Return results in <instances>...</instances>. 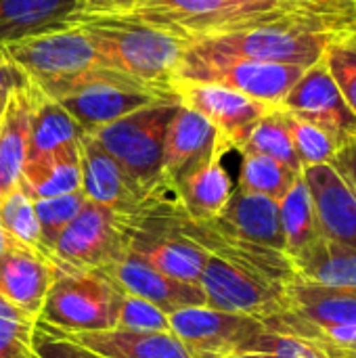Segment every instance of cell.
<instances>
[{
  "instance_id": "cell-1",
  "label": "cell",
  "mask_w": 356,
  "mask_h": 358,
  "mask_svg": "<svg viewBox=\"0 0 356 358\" xmlns=\"http://www.w3.org/2000/svg\"><path fill=\"white\" fill-rule=\"evenodd\" d=\"M71 23L90 38L99 65L174 94L189 40L130 13H78Z\"/></svg>"
},
{
  "instance_id": "cell-2",
  "label": "cell",
  "mask_w": 356,
  "mask_h": 358,
  "mask_svg": "<svg viewBox=\"0 0 356 358\" xmlns=\"http://www.w3.org/2000/svg\"><path fill=\"white\" fill-rule=\"evenodd\" d=\"M344 25H348L344 17L308 6L195 44L212 52L311 67L323 59L329 40Z\"/></svg>"
},
{
  "instance_id": "cell-3",
  "label": "cell",
  "mask_w": 356,
  "mask_h": 358,
  "mask_svg": "<svg viewBox=\"0 0 356 358\" xmlns=\"http://www.w3.org/2000/svg\"><path fill=\"white\" fill-rule=\"evenodd\" d=\"M300 8L308 4L302 0H136L128 13L195 44Z\"/></svg>"
},
{
  "instance_id": "cell-4",
  "label": "cell",
  "mask_w": 356,
  "mask_h": 358,
  "mask_svg": "<svg viewBox=\"0 0 356 358\" xmlns=\"http://www.w3.org/2000/svg\"><path fill=\"white\" fill-rule=\"evenodd\" d=\"M178 105V99L151 103L88 134L124 168L149 199L168 189L162 182V159L166 132Z\"/></svg>"
},
{
  "instance_id": "cell-5",
  "label": "cell",
  "mask_w": 356,
  "mask_h": 358,
  "mask_svg": "<svg viewBox=\"0 0 356 358\" xmlns=\"http://www.w3.org/2000/svg\"><path fill=\"white\" fill-rule=\"evenodd\" d=\"M50 96L67 109L84 134L109 126L151 103L176 99L174 94L162 92L103 65L88 69Z\"/></svg>"
},
{
  "instance_id": "cell-6",
  "label": "cell",
  "mask_w": 356,
  "mask_h": 358,
  "mask_svg": "<svg viewBox=\"0 0 356 358\" xmlns=\"http://www.w3.org/2000/svg\"><path fill=\"white\" fill-rule=\"evenodd\" d=\"M122 300L124 292L103 271H57L40 313V323L65 336L113 329Z\"/></svg>"
},
{
  "instance_id": "cell-7",
  "label": "cell",
  "mask_w": 356,
  "mask_h": 358,
  "mask_svg": "<svg viewBox=\"0 0 356 358\" xmlns=\"http://www.w3.org/2000/svg\"><path fill=\"white\" fill-rule=\"evenodd\" d=\"M304 71L306 67L300 65L264 63V61L212 52L197 44H191L178 67L176 82L216 84L248 94L266 105L279 107L285 94L302 78Z\"/></svg>"
},
{
  "instance_id": "cell-8",
  "label": "cell",
  "mask_w": 356,
  "mask_h": 358,
  "mask_svg": "<svg viewBox=\"0 0 356 358\" xmlns=\"http://www.w3.org/2000/svg\"><path fill=\"white\" fill-rule=\"evenodd\" d=\"M130 248V218L88 201L50 250V262L61 273L107 271Z\"/></svg>"
},
{
  "instance_id": "cell-9",
  "label": "cell",
  "mask_w": 356,
  "mask_h": 358,
  "mask_svg": "<svg viewBox=\"0 0 356 358\" xmlns=\"http://www.w3.org/2000/svg\"><path fill=\"white\" fill-rule=\"evenodd\" d=\"M19 71L48 96L99 65L90 38L73 23L2 46Z\"/></svg>"
},
{
  "instance_id": "cell-10",
  "label": "cell",
  "mask_w": 356,
  "mask_h": 358,
  "mask_svg": "<svg viewBox=\"0 0 356 358\" xmlns=\"http://www.w3.org/2000/svg\"><path fill=\"white\" fill-rule=\"evenodd\" d=\"M199 285L206 294V306L216 310L252 317L262 323L283 310V283L212 254Z\"/></svg>"
},
{
  "instance_id": "cell-11",
  "label": "cell",
  "mask_w": 356,
  "mask_h": 358,
  "mask_svg": "<svg viewBox=\"0 0 356 358\" xmlns=\"http://www.w3.org/2000/svg\"><path fill=\"white\" fill-rule=\"evenodd\" d=\"M170 331L183 342L191 358H233L243 355L264 331L252 317L193 306L170 313Z\"/></svg>"
},
{
  "instance_id": "cell-12",
  "label": "cell",
  "mask_w": 356,
  "mask_h": 358,
  "mask_svg": "<svg viewBox=\"0 0 356 358\" xmlns=\"http://www.w3.org/2000/svg\"><path fill=\"white\" fill-rule=\"evenodd\" d=\"M174 94L180 105L204 115L222 134L233 151H239L252 128L275 109L273 105L216 84L176 82Z\"/></svg>"
},
{
  "instance_id": "cell-13",
  "label": "cell",
  "mask_w": 356,
  "mask_h": 358,
  "mask_svg": "<svg viewBox=\"0 0 356 358\" xmlns=\"http://www.w3.org/2000/svg\"><path fill=\"white\" fill-rule=\"evenodd\" d=\"M231 145L197 111L178 105L170 120L162 159V182L172 189L185 174L212 157H225Z\"/></svg>"
},
{
  "instance_id": "cell-14",
  "label": "cell",
  "mask_w": 356,
  "mask_h": 358,
  "mask_svg": "<svg viewBox=\"0 0 356 358\" xmlns=\"http://www.w3.org/2000/svg\"><path fill=\"white\" fill-rule=\"evenodd\" d=\"M279 107L296 117L329 130L340 138V143L356 136V115L342 96L323 59L306 67Z\"/></svg>"
},
{
  "instance_id": "cell-15",
  "label": "cell",
  "mask_w": 356,
  "mask_h": 358,
  "mask_svg": "<svg viewBox=\"0 0 356 358\" xmlns=\"http://www.w3.org/2000/svg\"><path fill=\"white\" fill-rule=\"evenodd\" d=\"M55 275L57 268L48 256L15 239L0 252V296L38 323Z\"/></svg>"
},
{
  "instance_id": "cell-16",
  "label": "cell",
  "mask_w": 356,
  "mask_h": 358,
  "mask_svg": "<svg viewBox=\"0 0 356 358\" xmlns=\"http://www.w3.org/2000/svg\"><path fill=\"white\" fill-rule=\"evenodd\" d=\"M80 166L82 193L88 201L134 218L153 199H149L124 172V168L88 134L80 138Z\"/></svg>"
},
{
  "instance_id": "cell-17",
  "label": "cell",
  "mask_w": 356,
  "mask_h": 358,
  "mask_svg": "<svg viewBox=\"0 0 356 358\" xmlns=\"http://www.w3.org/2000/svg\"><path fill=\"white\" fill-rule=\"evenodd\" d=\"M103 273H107L124 294L143 298L168 315L183 308L206 306V294L201 285L168 277L132 252H126L124 258Z\"/></svg>"
},
{
  "instance_id": "cell-18",
  "label": "cell",
  "mask_w": 356,
  "mask_h": 358,
  "mask_svg": "<svg viewBox=\"0 0 356 358\" xmlns=\"http://www.w3.org/2000/svg\"><path fill=\"white\" fill-rule=\"evenodd\" d=\"M323 235L356 248V193L332 164L304 168Z\"/></svg>"
},
{
  "instance_id": "cell-19",
  "label": "cell",
  "mask_w": 356,
  "mask_h": 358,
  "mask_svg": "<svg viewBox=\"0 0 356 358\" xmlns=\"http://www.w3.org/2000/svg\"><path fill=\"white\" fill-rule=\"evenodd\" d=\"M208 222L218 231L239 237L243 241L285 252L279 220V201L271 197L235 189L222 214Z\"/></svg>"
},
{
  "instance_id": "cell-20",
  "label": "cell",
  "mask_w": 356,
  "mask_h": 358,
  "mask_svg": "<svg viewBox=\"0 0 356 358\" xmlns=\"http://www.w3.org/2000/svg\"><path fill=\"white\" fill-rule=\"evenodd\" d=\"M65 338L97 358H191L183 342L172 331L147 334L113 327Z\"/></svg>"
},
{
  "instance_id": "cell-21",
  "label": "cell",
  "mask_w": 356,
  "mask_h": 358,
  "mask_svg": "<svg viewBox=\"0 0 356 358\" xmlns=\"http://www.w3.org/2000/svg\"><path fill=\"white\" fill-rule=\"evenodd\" d=\"M233 191L235 185L222 166V157H212L210 162L197 166L172 187L178 210L193 222H208L220 216Z\"/></svg>"
},
{
  "instance_id": "cell-22",
  "label": "cell",
  "mask_w": 356,
  "mask_h": 358,
  "mask_svg": "<svg viewBox=\"0 0 356 358\" xmlns=\"http://www.w3.org/2000/svg\"><path fill=\"white\" fill-rule=\"evenodd\" d=\"M80 0H0V46L71 23Z\"/></svg>"
},
{
  "instance_id": "cell-23",
  "label": "cell",
  "mask_w": 356,
  "mask_h": 358,
  "mask_svg": "<svg viewBox=\"0 0 356 358\" xmlns=\"http://www.w3.org/2000/svg\"><path fill=\"white\" fill-rule=\"evenodd\" d=\"M19 187L34 201L82 191L80 141L25 159Z\"/></svg>"
},
{
  "instance_id": "cell-24",
  "label": "cell",
  "mask_w": 356,
  "mask_h": 358,
  "mask_svg": "<svg viewBox=\"0 0 356 358\" xmlns=\"http://www.w3.org/2000/svg\"><path fill=\"white\" fill-rule=\"evenodd\" d=\"M29 141V82L10 90L0 117V201L13 193L23 174Z\"/></svg>"
},
{
  "instance_id": "cell-25",
  "label": "cell",
  "mask_w": 356,
  "mask_h": 358,
  "mask_svg": "<svg viewBox=\"0 0 356 358\" xmlns=\"http://www.w3.org/2000/svg\"><path fill=\"white\" fill-rule=\"evenodd\" d=\"M292 264L300 279L356 292V248L327 235L317 237L311 245L292 256Z\"/></svg>"
},
{
  "instance_id": "cell-26",
  "label": "cell",
  "mask_w": 356,
  "mask_h": 358,
  "mask_svg": "<svg viewBox=\"0 0 356 358\" xmlns=\"http://www.w3.org/2000/svg\"><path fill=\"white\" fill-rule=\"evenodd\" d=\"M84 136L80 124L67 109L29 82V141L27 159L55 151L63 145L78 143Z\"/></svg>"
},
{
  "instance_id": "cell-27",
  "label": "cell",
  "mask_w": 356,
  "mask_h": 358,
  "mask_svg": "<svg viewBox=\"0 0 356 358\" xmlns=\"http://www.w3.org/2000/svg\"><path fill=\"white\" fill-rule=\"evenodd\" d=\"M279 220L283 231L285 254L290 258L323 235L313 193L302 174L296 178L292 189L279 199Z\"/></svg>"
},
{
  "instance_id": "cell-28",
  "label": "cell",
  "mask_w": 356,
  "mask_h": 358,
  "mask_svg": "<svg viewBox=\"0 0 356 358\" xmlns=\"http://www.w3.org/2000/svg\"><path fill=\"white\" fill-rule=\"evenodd\" d=\"M239 153H258L273 157L281 162L283 166L302 172V164L296 155L292 134L287 128L285 111L281 107H275L271 113H266L248 134L245 143L239 147Z\"/></svg>"
},
{
  "instance_id": "cell-29",
  "label": "cell",
  "mask_w": 356,
  "mask_h": 358,
  "mask_svg": "<svg viewBox=\"0 0 356 358\" xmlns=\"http://www.w3.org/2000/svg\"><path fill=\"white\" fill-rule=\"evenodd\" d=\"M300 174L302 172H296L273 157L258 153H241L239 180L235 189L279 201L292 189Z\"/></svg>"
},
{
  "instance_id": "cell-30",
  "label": "cell",
  "mask_w": 356,
  "mask_h": 358,
  "mask_svg": "<svg viewBox=\"0 0 356 358\" xmlns=\"http://www.w3.org/2000/svg\"><path fill=\"white\" fill-rule=\"evenodd\" d=\"M285 120H287L292 143H294L296 155L302 164V170L313 168V166L334 164V157L342 145L336 134H332L329 130H325L308 120L296 117L287 111H285Z\"/></svg>"
},
{
  "instance_id": "cell-31",
  "label": "cell",
  "mask_w": 356,
  "mask_h": 358,
  "mask_svg": "<svg viewBox=\"0 0 356 358\" xmlns=\"http://www.w3.org/2000/svg\"><path fill=\"white\" fill-rule=\"evenodd\" d=\"M323 63L356 115V25H344L334 34L323 52Z\"/></svg>"
},
{
  "instance_id": "cell-32",
  "label": "cell",
  "mask_w": 356,
  "mask_h": 358,
  "mask_svg": "<svg viewBox=\"0 0 356 358\" xmlns=\"http://www.w3.org/2000/svg\"><path fill=\"white\" fill-rule=\"evenodd\" d=\"M0 227L10 239L48 256L42 243L40 224H38L36 210H34V199L21 187H17L13 193H8L0 201Z\"/></svg>"
},
{
  "instance_id": "cell-33",
  "label": "cell",
  "mask_w": 356,
  "mask_h": 358,
  "mask_svg": "<svg viewBox=\"0 0 356 358\" xmlns=\"http://www.w3.org/2000/svg\"><path fill=\"white\" fill-rule=\"evenodd\" d=\"M84 203H86V195L82 191L34 201V210H36V218H38V224H40L42 243H44V250L48 254V258H50V250L55 248L57 239L69 227V222L80 214Z\"/></svg>"
},
{
  "instance_id": "cell-34",
  "label": "cell",
  "mask_w": 356,
  "mask_h": 358,
  "mask_svg": "<svg viewBox=\"0 0 356 358\" xmlns=\"http://www.w3.org/2000/svg\"><path fill=\"white\" fill-rule=\"evenodd\" d=\"M38 321L21 315L0 296V358H34Z\"/></svg>"
},
{
  "instance_id": "cell-35",
  "label": "cell",
  "mask_w": 356,
  "mask_h": 358,
  "mask_svg": "<svg viewBox=\"0 0 356 358\" xmlns=\"http://www.w3.org/2000/svg\"><path fill=\"white\" fill-rule=\"evenodd\" d=\"M243 355H254L260 358H325L311 342H306L298 336L273 331L266 327L250 344V348Z\"/></svg>"
},
{
  "instance_id": "cell-36",
  "label": "cell",
  "mask_w": 356,
  "mask_h": 358,
  "mask_svg": "<svg viewBox=\"0 0 356 358\" xmlns=\"http://www.w3.org/2000/svg\"><path fill=\"white\" fill-rule=\"evenodd\" d=\"M115 327L128 329V331H147V334L170 331V317L166 310L157 308L155 304L143 298L124 294Z\"/></svg>"
},
{
  "instance_id": "cell-37",
  "label": "cell",
  "mask_w": 356,
  "mask_h": 358,
  "mask_svg": "<svg viewBox=\"0 0 356 358\" xmlns=\"http://www.w3.org/2000/svg\"><path fill=\"white\" fill-rule=\"evenodd\" d=\"M34 355L38 358H94L63 334L38 323L34 334Z\"/></svg>"
},
{
  "instance_id": "cell-38",
  "label": "cell",
  "mask_w": 356,
  "mask_h": 358,
  "mask_svg": "<svg viewBox=\"0 0 356 358\" xmlns=\"http://www.w3.org/2000/svg\"><path fill=\"white\" fill-rule=\"evenodd\" d=\"M332 166L338 170V174L350 185V189L356 193V136L346 138L340 145Z\"/></svg>"
},
{
  "instance_id": "cell-39",
  "label": "cell",
  "mask_w": 356,
  "mask_h": 358,
  "mask_svg": "<svg viewBox=\"0 0 356 358\" xmlns=\"http://www.w3.org/2000/svg\"><path fill=\"white\" fill-rule=\"evenodd\" d=\"M27 82L29 80L19 71V67L6 57L4 48L0 46V90L10 92V90L27 86Z\"/></svg>"
},
{
  "instance_id": "cell-40",
  "label": "cell",
  "mask_w": 356,
  "mask_h": 358,
  "mask_svg": "<svg viewBox=\"0 0 356 358\" xmlns=\"http://www.w3.org/2000/svg\"><path fill=\"white\" fill-rule=\"evenodd\" d=\"M136 0H80L82 13H128Z\"/></svg>"
},
{
  "instance_id": "cell-41",
  "label": "cell",
  "mask_w": 356,
  "mask_h": 358,
  "mask_svg": "<svg viewBox=\"0 0 356 358\" xmlns=\"http://www.w3.org/2000/svg\"><path fill=\"white\" fill-rule=\"evenodd\" d=\"M325 358H356V344L350 346H315Z\"/></svg>"
},
{
  "instance_id": "cell-42",
  "label": "cell",
  "mask_w": 356,
  "mask_h": 358,
  "mask_svg": "<svg viewBox=\"0 0 356 358\" xmlns=\"http://www.w3.org/2000/svg\"><path fill=\"white\" fill-rule=\"evenodd\" d=\"M355 2L356 0H332V2H327V8H329L332 13L344 17V21H346V10H348Z\"/></svg>"
},
{
  "instance_id": "cell-43",
  "label": "cell",
  "mask_w": 356,
  "mask_h": 358,
  "mask_svg": "<svg viewBox=\"0 0 356 358\" xmlns=\"http://www.w3.org/2000/svg\"><path fill=\"white\" fill-rule=\"evenodd\" d=\"M302 2L308 4V6H317V8H327V2H332V0H302Z\"/></svg>"
},
{
  "instance_id": "cell-44",
  "label": "cell",
  "mask_w": 356,
  "mask_h": 358,
  "mask_svg": "<svg viewBox=\"0 0 356 358\" xmlns=\"http://www.w3.org/2000/svg\"><path fill=\"white\" fill-rule=\"evenodd\" d=\"M346 23H348V25H350V23L356 25V2L346 10Z\"/></svg>"
},
{
  "instance_id": "cell-45",
  "label": "cell",
  "mask_w": 356,
  "mask_h": 358,
  "mask_svg": "<svg viewBox=\"0 0 356 358\" xmlns=\"http://www.w3.org/2000/svg\"><path fill=\"white\" fill-rule=\"evenodd\" d=\"M6 101H8V92H4V90H0V117H2V113H4V107H6Z\"/></svg>"
},
{
  "instance_id": "cell-46",
  "label": "cell",
  "mask_w": 356,
  "mask_h": 358,
  "mask_svg": "<svg viewBox=\"0 0 356 358\" xmlns=\"http://www.w3.org/2000/svg\"><path fill=\"white\" fill-rule=\"evenodd\" d=\"M8 241H10V237H8V235L4 233V229L0 227V252L6 248V243H8Z\"/></svg>"
},
{
  "instance_id": "cell-47",
  "label": "cell",
  "mask_w": 356,
  "mask_h": 358,
  "mask_svg": "<svg viewBox=\"0 0 356 358\" xmlns=\"http://www.w3.org/2000/svg\"><path fill=\"white\" fill-rule=\"evenodd\" d=\"M233 358H260V357H254V355H241V357H233Z\"/></svg>"
},
{
  "instance_id": "cell-48",
  "label": "cell",
  "mask_w": 356,
  "mask_h": 358,
  "mask_svg": "<svg viewBox=\"0 0 356 358\" xmlns=\"http://www.w3.org/2000/svg\"><path fill=\"white\" fill-rule=\"evenodd\" d=\"M34 358H38V357H36V355H34Z\"/></svg>"
},
{
  "instance_id": "cell-49",
  "label": "cell",
  "mask_w": 356,
  "mask_h": 358,
  "mask_svg": "<svg viewBox=\"0 0 356 358\" xmlns=\"http://www.w3.org/2000/svg\"><path fill=\"white\" fill-rule=\"evenodd\" d=\"M94 358H97V357H94Z\"/></svg>"
}]
</instances>
